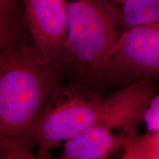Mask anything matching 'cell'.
Masks as SVG:
<instances>
[{
	"label": "cell",
	"mask_w": 159,
	"mask_h": 159,
	"mask_svg": "<svg viewBox=\"0 0 159 159\" xmlns=\"http://www.w3.org/2000/svg\"><path fill=\"white\" fill-rule=\"evenodd\" d=\"M105 98L80 83L60 85L43 105L29 133V142L37 149V158L91 125L100 122Z\"/></svg>",
	"instance_id": "cell-3"
},
{
	"label": "cell",
	"mask_w": 159,
	"mask_h": 159,
	"mask_svg": "<svg viewBox=\"0 0 159 159\" xmlns=\"http://www.w3.org/2000/svg\"><path fill=\"white\" fill-rule=\"evenodd\" d=\"M65 77L63 64L46 61L28 31L0 50V158H37L30 130Z\"/></svg>",
	"instance_id": "cell-1"
},
{
	"label": "cell",
	"mask_w": 159,
	"mask_h": 159,
	"mask_svg": "<svg viewBox=\"0 0 159 159\" xmlns=\"http://www.w3.org/2000/svg\"><path fill=\"white\" fill-rule=\"evenodd\" d=\"M68 20L66 76L81 83L102 64L120 30L118 11L108 0H65Z\"/></svg>",
	"instance_id": "cell-2"
},
{
	"label": "cell",
	"mask_w": 159,
	"mask_h": 159,
	"mask_svg": "<svg viewBox=\"0 0 159 159\" xmlns=\"http://www.w3.org/2000/svg\"><path fill=\"white\" fill-rule=\"evenodd\" d=\"M155 94L156 87L152 77H144L119 88L105 98L104 111L99 123L113 130L122 129L125 136H134Z\"/></svg>",
	"instance_id": "cell-6"
},
{
	"label": "cell",
	"mask_w": 159,
	"mask_h": 159,
	"mask_svg": "<svg viewBox=\"0 0 159 159\" xmlns=\"http://www.w3.org/2000/svg\"><path fill=\"white\" fill-rule=\"evenodd\" d=\"M159 77V24L135 26L122 31L108 55L94 72L80 83L100 94L144 77Z\"/></svg>",
	"instance_id": "cell-4"
},
{
	"label": "cell",
	"mask_w": 159,
	"mask_h": 159,
	"mask_svg": "<svg viewBox=\"0 0 159 159\" xmlns=\"http://www.w3.org/2000/svg\"><path fill=\"white\" fill-rule=\"evenodd\" d=\"M28 31L21 2L11 13L0 19V50Z\"/></svg>",
	"instance_id": "cell-10"
},
{
	"label": "cell",
	"mask_w": 159,
	"mask_h": 159,
	"mask_svg": "<svg viewBox=\"0 0 159 159\" xmlns=\"http://www.w3.org/2000/svg\"><path fill=\"white\" fill-rule=\"evenodd\" d=\"M21 0H0V19L13 11Z\"/></svg>",
	"instance_id": "cell-12"
},
{
	"label": "cell",
	"mask_w": 159,
	"mask_h": 159,
	"mask_svg": "<svg viewBox=\"0 0 159 159\" xmlns=\"http://www.w3.org/2000/svg\"><path fill=\"white\" fill-rule=\"evenodd\" d=\"M143 122L148 131L159 130V93L152 97L144 114Z\"/></svg>",
	"instance_id": "cell-11"
},
{
	"label": "cell",
	"mask_w": 159,
	"mask_h": 159,
	"mask_svg": "<svg viewBox=\"0 0 159 159\" xmlns=\"http://www.w3.org/2000/svg\"><path fill=\"white\" fill-rule=\"evenodd\" d=\"M123 159H159V130L127 136L122 134Z\"/></svg>",
	"instance_id": "cell-9"
},
{
	"label": "cell",
	"mask_w": 159,
	"mask_h": 159,
	"mask_svg": "<svg viewBox=\"0 0 159 159\" xmlns=\"http://www.w3.org/2000/svg\"><path fill=\"white\" fill-rule=\"evenodd\" d=\"M122 135L116 136L113 129L97 123L64 142L61 159H104L121 150Z\"/></svg>",
	"instance_id": "cell-7"
},
{
	"label": "cell",
	"mask_w": 159,
	"mask_h": 159,
	"mask_svg": "<svg viewBox=\"0 0 159 159\" xmlns=\"http://www.w3.org/2000/svg\"><path fill=\"white\" fill-rule=\"evenodd\" d=\"M28 33L49 63L64 64L68 20L65 0H21Z\"/></svg>",
	"instance_id": "cell-5"
},
{
	"label": "cell",
	"mask_w": 159,
	"mask_h": 159,
	"mask_svg": "<svg viewBox=\"0 0 159 159\" xmlns=\"http://www.w3.org/2000/svg\"><path fill=\"white\" fill-rule=\"evenodd\" d=\"M118 11L120 28L159 24V0H108Z\"/></svg>",
	"instance_id": "cell-8"
}]
</instances>
